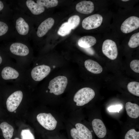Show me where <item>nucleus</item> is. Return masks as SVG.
Segmentation results:
<instances>
[{
	"mask_svg": "<svg viewBox=\"0 0 139 139\" xmlns=\"http://www.w3.org/2000/svg\"><path fill=\"white\" fill-rule=\"evenodd\" d=\"M126 110L128 115L130 117L136 118L139 116V106L136 103L128 102L125 106Z\"/></svg>",
	"mask_w": 139,
	"mask_h": 139,
	"instance_id": "15",
	"label": "nucleus"
},
{
	"mask_svg": "<svg viewBox=\"0 0 139 139\" xmlns=\"http://www.w3.org/2000/svg\"><path fill=\"white\" fill-rule=\"evenodd\" d=\"M84 64L86 69L93 74H100L102 71L103 69L101 66L98 63L92 60H86Z\"/></svg>",
	"mask_w": 139,
	"mask_h": 139,
	"instance_id": "14",
	"label": "nucleus"
},
{
	"mask_svg": "<svg viewBox=\"0 0 139 139\" xmlns=\"http://www.w3.org/2000/svg\"><path fill=\"white\" fill-rule=\"evenodd\" d=\"M4 6V4L0 0V11L3 9Z\"/></svg>",
	"mask_w": 139,
	"mask_h": 139,
	"instance_id": "32",
	"label": "nucleus"
},
{
	"mask_svg": "<svg viewBox=\"0 0 139 139\" xmlns=\"http://www.w3.org/2000/svg\"><path fill=\"white\" fill-rule=\"evenodd\" d=\"M37 3L44 7L49 8L57 6L58 1L57 0H38Z\"/></svg>",
	"mask_w": 139,
	"mask_h": 139,
	"instance_id": "22",
	"label": "nucleus"
},
{
	"mask_svg": "<svg viewBox=\"0 0 139 139\" xmlns=\"http://www.w3.org/2000/svg\"><path fill=\"white\" fill-rule=\"evenodd\" d=\"M102 50L103 54L111 60H115L117 57L118 52L116 44L111 40L107 39L103 42Z\"/></svg>",
	"mask_w": 139,
	"mask_h": 139,
	"instance_id": "7",
	"label": "nucleus"
},
{
	"mask_svg": "<svg viewBox=\"0 0 139 139\" xmlns=\"http://www.w3.org/2000/svg\"><path fill=\"white\" fill-rule=\"evenodd\" d=\"M97 42L96 39L92 36H85L81 38L78 40V44L82 48H88L94 45Z\"/></svg>",
	"mask_w": 139,
	"mask_h": 139,
	"instance_id": "17",
	"label": "nucleus"
},
{
	"mask_svg": "<svg viewBox=\"0 0 139 139\" xmlns=\"http://www.w3.org/2000/svg\"><path fill=\"white\" fill-rule=\"evenodd\" d=\"M130 65L132 70L134 72L139 73V60L135 59L131 61Z\"/></svg>",
	"mask_w": 139,
	"mask_h": 139,
	"instance_id": "28",
	"label": "nucleus"
},
{
	"mask_svg": "<svg viewBox=\"0 0 139 139\" xmlns=\"http://www.w3.org/2000/svg\"><path fill=\"white\" fill-rule=\"evenodd\" d=\"M122 108L121 105H116L110 106L108 108V110L110 112H119Z\"/></svg>",
	"mask_w": 139,
	"mask_h": 139,
	"instance_id": "30",
	"label": "nucleus"
},
{
	"mask_svg": "<svg viewBox=\"0 0 139 139\" xmlns=\"http://www.w3.org/2000/svg\"><path fill=\"white\" fill-rule=\"evenodd\" d=\"M70 134L73 139H86L83 135L74 128L71 130Z\"/></svg>",
	"mask_w": 139,
	"mask_h": 139,
	"instance_id": "26",
	"label": "nucleus"
},
{
	"mask_svg": "<svg viewBox=\"0 0 139 139\" xmlns=\"http://www.w3.org/2000/svg\"><path fill=\"white\" fill-rule=\"evenodd\" d=\"M3 60L2 57L0 55V65L3 64Z\"/></svg>",
	"mask_w": 139,
	"mask_h": 139,
	"instance_id": "33",
	"label": "nucleus"
},
{
	"mask_svg": "<svg viewBox=\"0 0 139 139\" xmlns=\"http://www.w3.org/2000/svg\"><path fill=\"white\" fill-rule=\"evenodd\" d=\"M15 84V90L7 98L6 104L7 110L10 112L15 111L22 101L24 97L23 92L21 88L22 86L25 84H17V89Z\"/></svg>",
	"mask_w": 139,
	"mask_h": 139,
	"instance_id": "3",
	"label": "nucleus"
},
{
	"mask_svg": "<svg viewBox=\"0 0 139 139\" xmlns=\"http://www.w3.org/2000/svg\"><path fill=\"white\" fill-rule=\"evenodd\" d=\"M14 113H16V110H15V111H14Z\"/></svg>",
	"mask_w": 139,
	"mask_h": 139,
	"instance_id": "36",
	"label": "nucleus"
},
{
	"mask_svg": "<svg viewBox=\"0 0 139 139\" xmlns=\"http://www.w3.org/2000/svg\"><path fill=\"white\" fill-rule=\"evenodd\" d=\"M76 128L83 135L86 139H92L91 132L85 126L82 124L77 123L75 125Z\"/></svg>",
	"mask_w": 139,
	"mask_h": 139,
	"instance_id": "19",
	"label": "nucleus"
},
{
	"mask_svg": "<svg viewBox=\"0 0 139 139\" xmlns=\"http://www.w3.org/2000/svg\"><path fill=\"white\" fill-rule=\"evenodd\" d=\"M26 6L31 12L34 15H38L44 12V7L31 0H28L26 2Z\"/></svg>",
	"mask_w": 139,
	"mask_h": 139,
	"instance_id": "16",
	"label": "nucleus"
},
{
	"mask_svg": "<svg viewBox=\"0 0 139 139\" xmlns=\"http://www.w3.org/2000/svg\"><path fill=\"white\" fill-rule=\"evenodd\" d=\"M92 125L94 131L99 138H102L107 133L106 127L102 121L98 119H94L92 121Z\"/></svg>",
	"mask_w": 139,
	"mask_h": 139,
	"instance_id": "10",
	"label": "nucleus"
},
{
	"mask_svg": "<svg viewBox=\"0 0 139 139\" xmlns=\"http://www.w3.org/2000/svg\"><path fill=\"white\" fill-rule=\"evenodd\" d=\"M103 21L102 16L95 14L85 18L82 21V26L85 29L90 30L97 28L101 25Z\"/></svg>",
	"mask_w": 139,
	"mask_h": 139,
	"instance_id": "8",
	"label": "nucleus"
},
{
	"mask_svg": "<svg viewBox=\"0 0 139 139\" xmlns=\"http://www.w3.org/2000/svg\"><path fill=\"white\" fill-rule=\"evenodd\" d=\"M9 50L16 63L27 69L30 67L33 59L28 46L20 42H14L10 45Z\"/></svg>",
	"mask_w": 139,
	"mask_h": 139,
	"instance_id": "2",
	"label": "nucleus"
},
{
	"mask_svg": "<svg viewBox=\"0 0 139 139\" xmlns=\"http://www.w3.org/2000/svg\"><path fill=\"white\" fill-rule=\"evenodd\" d=\"M15 28L18 33L20 35L27 34L29 30V27L28 23L22 18L20 17L16 20Z\"/></svg>",
	"mask_w": 139,
	"mask_h": 139,
	"instance_id": "13",
	"label": "nucleus"
},
{
	"mask_svg": "<svg viewBox=\"0 0 139 139\" xmlns=\"http://www.w3.org/2000/svg\"><path fill=\"white\" fill-rule=\"evenodd\" d=\"M22 139H35L34 136L29 129H23L21 133Z\"/></svg>",
	"mask_w": 139,
	"mask_h": 139,
	"instance_id": "27",
	"label": "nucleus"
},
{
	"mask_svg": "<svg viewBox=\"0 0 139 139\" xmlns=\"http://www.w3.org/2000/svg\"><path fill=\"white\" fill-rule=\"evenodd\" d=\"M68 83L66 77L63 76H57L50 80L48 86L50 93L56 95L62 94L64 92Z\"/></svg>",
	"mask_w": 139,
	"mask_h": 139,
	"instance_id": "4",
	"label": "nucleus"
},
{
	"mask_svg": "<svg viewBox=\"0 0 139 139\" xmlns=\"http://www.w3.org/2000/svg\"><path fill=\"white\" fill-rule=\"evenodd\" d=\"M14 139H20L19 138H18L16 137Z\"/></svg>",
	"mask_w": 139,
	"mask_h": 139,
	"instance_id": "35",
	"label": "nucleus"
},
{
	"mask_svg": "<svg viewBox=\"0 0 139 139\" xmlns=\"http://www.w3.org/2000/svg\"><path fill=\"white\" fill-rule=\"evenodd\" d=\"M125 139H139V132L133 129H130L126 133Z\"/></svg>",
	"mask_w": 139,
	"mask_h": 139,
	"instance_id": "25",
	"label": "nucleus"
},
{
	"mask_svg": "<svg viewBox=\"0 0 139 139\" xmlns=\"http://www.w3.org/2000/svg\"><path fill=\"white\" fill-rule=\"evenodd\" d=\"M139 27V18L132 16L128 18L123 22L121 25L120 30L123 32L127 33L137 29Z\"/></svg>",
	"mask_w": 139,
	"mask_h": 139,
	"instance_id": "9",
	"label": "nucleus"
},
{
	"mask_svg": "<svg viewBox=\"0 0 139 139\" xmlns=\"http://www.w3.org/2000/svg\"><path fill=\"white\" fill-rule=\"evenodd\" d=\"M80 20V18L78 15H75L70 17L68 19L67 22L72 29H73L79 25Z\"/></svg>",
	"mask_w": 139,
	"mask_h": 139,
	"instance_id": "24",
	"label": "nucleus"
},
{
	"mask_svg": "<svg viewBox=\"0 0 139 139\" xmlns=\"http://www.w3.org/2000/svg\"><path fill=\"white\" fill-rule=\"evenodd\" d=\"M39 123L46 129L52 131L56 128L57 121L50 113H40L37 116Z\"/></svg>",
	"mask_w": 139,
	"mask_h": 139,
	"instance_id": "6",
	"label": "nucleus"
},
{
	"mask_svg": "<svg viewBox=\"0 0 139 139\" xmlns=\"http://www.w3.org/2000/svg\"><path fill=\"white\" fill-rule=\"evenodd\" d=\"M27 69L12 61L5 64L0 71V77L8 84L26 85Z\"/></svg>",
	"mask_w": 139,
	"mask_h": 139,
	"instance_id": "1",
	"label": "nucleus"
},
{
	"mask_svg": "<svg viewBox=\"0 0 139 139\" xmlns=\"http://www.w3.org/2000/svg\"><path fill=\"white\" fill-rule=\"evenodd\" d=\"M82 48L86 53L89 55H93L94 54V50L91 47L88 48Z\"/></svg>",
	"mask_w": 139,
	"mask_h": 139,
	"instance_id": "31",
	"label": "nucleus"
},
{
	"mask_svg": "<svg viewBox=\"0 0 139 139\" xmlns=\"http://www.w3.org/2000/svg\"><path fill=\"white\" fill-rule=\"evenodd\" d=\"M128 1L129 0H121L122 1H125V2Z\"/></svg>",
	"mask_w": 139,
	"mask_h": 139,
	"instance_id": "34",
	"label": "nucleus"
},
{
	"mask_svg": "<svg viewBox=\"0 0 139 139\" xmlns=\"http://www.w3.org/2000/svg\"><path fill=\"white\" fill-rule=\"evenodd\" d=\"M75 8L76 11L79 13L88 14L93 11L94 6L93 3L91 1H83L78 3Z\"/></svg>",
	"mask_w": 139,
	"mask_h": 139,
	"instance_id": "12",
	"label": "nucleus"
},
{
	"mask_svg": "<svg viewBox=\"0 0 139 139\" xmlns=\"http://www.w3.org/2000/svg\"><path fill=\"white\" fill-rule=\"evenodd\" d=\"M71 30L67 22H65L61 25L57 33L60 36H64L70 33Z\"/></svg>",
	"mask_w": 139,
	"mask_h": 139,
	"instance_id": "21",
	"label": "nucleus"
},
{
	"mask_svg": "<svg viewBox=\"0 0 139 139\" xmlns=\"http://www.w3.org/2000/svg\"><path fill=\"white\" fill-rule=\"evenodd\" d=\"M0 128L5 139H10L12 138L14 129L11 125L6 122H3L0 124Z\"/></svg>",
	"mask_w": 139,
	"mask_h": 139,
	"instance_id": "18",
	"label": "nucleus"
},
{
	"mask_svg": "<svg viewBox=\"0 0 139 139\" xmlns=\"http://www.w3.org/2000/svg\"><path fill=\"white\" fill-rule=\"evenodd\" d=\"M95 95L94 91L90 88L85 87L79 90L75 94L73 100L77 106H82L89 103Z\"/></svg>",
	"mask_w": 139,
	"mask_h": 139,
	"instance_id": "5",
	"label": "nucleus"
},
{
	"mask_svg": "<svg viewBox=\"0 0 139 139\" xmlns=\"http://www.w3.org/2000/svg\"><path fill=\"white\" fill-rule=\"evenodd\" d=\"M54 23V19L49 18L43 21L38 27L37 34L39 37H41L48 32L52 27Z\"/></svg>",
	"mask_w": 139,
	"mask_h": 139,
	"instance_id": "11",
	"label": "nucleus"
},
{
	"mask_svg": "<svg viewBox=\"0 0 139 139\" xmlns=\"http://www.w3.org/2000/svg\"><path fill=\"white\" fill-rule=\"evenodd\" d=\"M127 88L128 91L132 94L139 96V83L135 81L130 82L128 84Z\"/></svg>",
	"mask_w": 139,
	"mask_h": 139,
	"instance_id": "20",
	"label": "nucleus"
},
{
	"mask_svg": "<svg viewBox=\"0 0 139 139\" xmlns=\"http://www.w3.org/2000/svg\"><path fill=\"white\" fill-rule=\"evenodd\" d=\"M8 27L6 23L0 21V36L6 34L8 31Z\"/></svg>",
	"mask_w": 139,
	"mask_h": 139,
	"instance_id": "29",
	"label": "nucleus"
},
{
	"mask_svg": "<svg viewBox=\"0 0 139 139\" xmlns=\"http://www.w3.org/2000/svg\"><path fill=\"white\" fill-rule=\"evenodd\" d=\"M129 46L132 48H134L139 45V32L133 34L131 37L128 43Z\"/></svg>",
	"mask_w": 139,
	"mask_h": 139,
	"instance_id": "23",
	"label": "nucleus"
}]
</instances>
